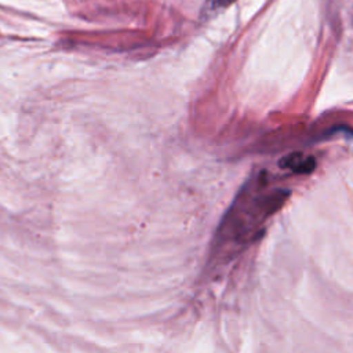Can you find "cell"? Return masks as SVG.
<instances>
[{
	"label": "cell",
	"mask_w": 353,
	"mask_h": 353,
	"mask_svg": "<svg viewBox=\"0 0 353 353\" xmlns=\"http://www.w3.org/2000/svg\"><path fill=\"white\" fill-rule=\"evenodd\" d=\"M236 0H208L207 1V7L212 11V10H221L225 8L228 6H230L232 3H234Z\"/></svg>",
	"instance_id": "2"
},
{
	"label": "cell",
	"mask_w": 353,
	"mask_h": 353,
	"mask_svg": "<svg viewBox=\"0 0 353 353\" xmlns=\"http://www.w3.org/2000/svg\"><path fill=\"white\" fill-rule=\"evenodd\" d=\"M280 165L283 168H291L295 172H310L316 163L313 157H303L301 153H292L287 157H283Z\"/></svg>",
	"instance_id": "1"
}]
</instances>
